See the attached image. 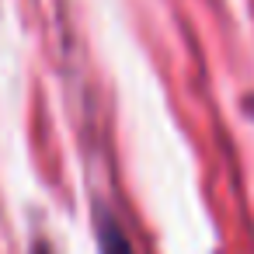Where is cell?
Instances as JSON below:
<instances>
[{
    "mask_svg": "<svg viewBox=\"0 0 254 254\" xmlns=\"http://www.w3.org/2000/svg\"><path fill=\"white\" fill-rule=\"evenodd\" d=\"M98 244H101V254H132V247L122 237V230L115 226V219H101L98 223Z\"/></svg>",
    "mask_w": 254,
    "mask_h": 254,
    "instance_id": "6da1fadb",
    "label": "cell"
}]
</instances>
